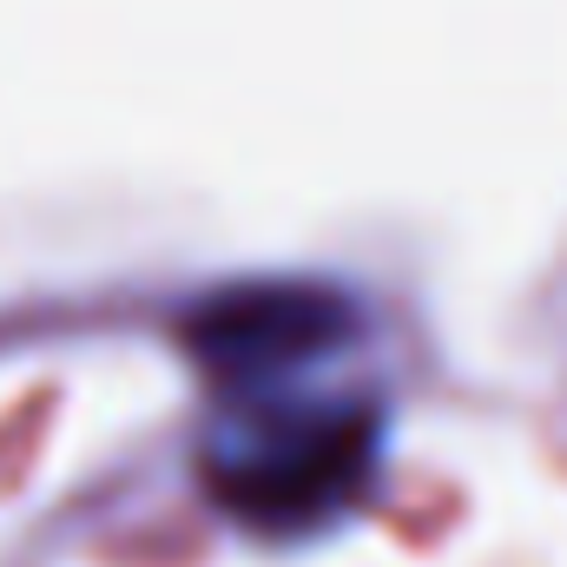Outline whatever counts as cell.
I'll use <instances>...</instances> for the list:
<instances>
[{
  "label": "cell",
  "mask_w": 567,
  "mask_h": 567,
  "mask_svg": "<svg viewBox=\"0 0 567 567\" xmlns=\"http://www.w3.org/2000/svg\"><path fill=\"white\" fill-rule=\"evenodd\" d=\"M363 317L357 297L317 278H245L218 284L185 317V350L212 383L231 396L297 390L310 370L343 357L357 343Z\"/></svg>",
  "instance_id": "2"
},
{
  "label": "cell",
  "mask_w": 567,
  "mask_h": 567,
  "mask_svg": "<svg viewBox=\"0 0 567 567\" xmlns=\"http://www.w3.org/2000/svg\"><path fill=\"white\" fill-rule=\"evenodd\" d=\"M377 455L383 410L370 396L297 383L231 396L198 449V475L231 522L258 535H303L337 522L370 488Z\"/></svg>",
  "instance_id": "1"
}]
</instances>
